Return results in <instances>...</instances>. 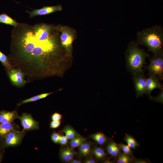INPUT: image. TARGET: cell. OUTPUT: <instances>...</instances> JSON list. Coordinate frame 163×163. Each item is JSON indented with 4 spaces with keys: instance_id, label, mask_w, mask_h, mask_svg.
<instances>
[{
    "instance_id": "obj_1",
    "label": "cell",
    "mask_w": 163,
    "mask_h": 163,
    "mask_svg": "<svg viewBox=\"0 0 163 163\" xmlns=\"http://www.w3.org/2000/svg\"><path fill=\"white\" fill-rule=\"evenodd\" d=\"M56 26L18 23L11 34L8 56L14 68L24 73L28 82L62 75L65 69L62 46Z\"/></svg>"
},
{
    "instance_id": "obj_2",
    "label": "cell",
    "mask_w": 163,
    "mask_h": 163,
    "mask_svg": "<svg viewBox=\"0 0 163 163\" xmlns=\"http://www.w3.org/2000/svg\"><path fill=\"white\" fill-rule=\"evenodd\" d=\"M136 43L146 46L153 56L163 55V28L155 25L137 33Z\"/></svg>"
},
{
    "instance_id": "obj_3",
    "label": "cell",
    "mask_w": 163,
    "mask_h": 163,
    "mask_svg": "<svg viewBox=\"0 0 163 163\" xmlns=\"http://www.w3.org/2000/svg\"><path fill=\"white\" fill-rule=\"evenodd\" d=\"M125 55L126 67L133 76L142 74V67L146 64L145 59L149 56V54L136 42L131 41L128 44Z\"/></svg>"
},
{
    "instance_id": "obj_4",
    "label": "cell",
    "mask_w": 163,
    "mask_h": 163,
    "mask_svg": "<svg viewBox=\"0 0 163 163\" xmlns=\"http://www.w3.org/2000/svg\"><path fill=\"white\" fill-rule=\"evenodd\" d=\"M56 27L60 34L61 44L64 48L67 56L69 57L72 55V44L75 38L74 32L72 29L66 26L58 25Z\"/></svg>"
},
{
    "instance_id": "obj_5",
    "label": "cell",
    "mask_w": 163,
    "mask_h": 163,
    "mask_svg": "<svg viewBox=\"0 0 163 163\" xmlns=\"http://www.w3.org/2000/svg\"><path fill=\"white\" fill-rule=\"evenodd\" d=\"M149 64L146 67L149 76L163 79V55L149 57Z\"/></svg>"
},
{
    "instance_id": "obj_6",
    "label": "cell",
    "mask_w": 163,
    "mask_h": 163,
    "mask_svg": "<svg viewBox=\"0 0 163 163\" xmlns=\"http://www.w3.org/2000/svg\"><path fill=\"white\" fill-rule=\"evenodd\" d=\"M25 133L24 131L19 132L16 130L10 132L1 139V148L3 149L19 145Z\"/></svg>"
},
{
    "instance_id": "obj_7",
    "label": "cell",
    "mask_w": 163,
    "mask_h": 163,
    "mask_svg": "<svg viewBox=\"0 0 163 163\" xmlns=\"http://www.w3.org/2000/svg\"><path fill=\"white\" fill-rule=\"evenodd\" d=\"M6 71L11 82L15 86L21 87L24 85L27 82L24 79L25 74L20 69L14 68Z\"/></svg>"
},
{
    "instance_id": "obj_8",
    "label": "cell",
    "mask_w": 163,
    "mask_h": 163,
    "mask_svg": "<svg viewBox=\"0 0 163 163\" xmlns=\"http://www.w3.org/2000/svg\"><path fill=\"white\" fill-rule=\"evenodd\" d=\"M23 128V131H30L39 129V123L35 120L31 114L26 113H22L19 118Z\"/></svg>"
},
{
    "instance_id": "obj_9",
    "label": "cell",
    "mask_w": 163,
    "mask_h": 163,
    "mask_svg": "<svg viewBox=\"0 0 163 163\" xmlns=\"http://www.w3.org/2000/svg\"><path fill=\"white\" fill-rule=\"evenodd\" d=\"M63 10L62 6L60 5L52 6H44L39 9L33 10L32 11H26V12L30 14V18L36 16H41L48 14L52 13Z\"/></svg>"
},
{
    "instance_id": "obj_10",
    "label": "cell",
    "mask_w": 163,
    "mask_h": 163,
    "mask_svg": "<svg viewBox=\"0 0 163 163\" xmlns=\"http://www.w3.org/2000/svg\"><path fill=\"white\" fill-rule=\"evenodd\" d=\"M137 98L142 96L145 93L146 89V78L143 73L133 77Z\"/></svg>"
},
{
    "instance_id": "obj_11",
    "label": "cell",
    "mask_w": 163,
    "mask_h": 163,
    "mask_svg": "<svg viewBox=\"0 0 163 163\" xmlns=\"http://www.w3.org/2000/svg\"><path fill=\"white\" fill-rule=\"evenodd\" d=\"M159 79L157 77L149 76L146 78V89L145 94L150 98L151 97V93L154 89L158 88L160 90L163 89V86L159 82Z\"/></svg>"
},
{
    "instance_id": "obj_12",
    "label": "cell",
    "mask_w": 163,
    "mask_h": 163,
    "mask_svg": "<svg viewBox=\"0 0 163 163\" xmlns=\"http://www.w3.org/2000/svg\"><path fill=\"white\" fill-rule=\"evenodd\" d=\"M20 117L16 111H9L2 110L0 111V123L12 122Z\"/></svg>"
},
{
    "instance_id": "obj_13",
    "label": "cell",
    "mask_w": 163,
    "mask_h": 163,
    "mask_svg": "<svg viewBox=\"0 0 163 163\" xmlns=\"http://www.w3.org/2000/svg\"><path fill=\"white\" fill-rule=\"evenodd\" d=\"M106 149L108 154L116 159L121 151L119 144L113 141L109 142L106 146Z\"/></svg>"
},
{
    "instance_id": "obj_14",
    "label": "cell",
    "mask_w": 163,
    "mask_h": 163,
    "mask_svg": "<svg viewBox=\"0 0 163 163\" xmlns=\"http://www.w3.org/2000/svg\"><path fill=\"white\" fill-rule=\"evenodd\" d=\"M76 153L73 149L66 147L60 150L59 155L60 158L63 161L69 162L73 159Z\"/></svg>"
},
{
    "instance_id": "obj_15",
    "label": "cell",
    "mask_w": 163,
    "mask_h": 163,
    "mask_svg": "<svg viewBox=\"0 0 163 163\" xmlns=\"http://www.w3.org/2000/svg\"><path fill=\"white\" fill-rule=\"evenodd\" d=\"M13 122L0 123V139H1L10 132L15 130Z\"/></svg>"
},
{
    "instance_id": "obj_16",
    "label": "cell",
    "mask_w": 163,
    "mask_h": 163,
    "mask_svg": "<svg viewBox=\"0 0 163 163\" xmlns=\"http://www.w3.org/2000/svg\"><path fill=\"white\" fill-rule=\"evenodd\" d=\"M92 139L97 144L100 145L105 144L107 141V138L102 132H98L92 135Z\"/></svg>"
},
{
    "instance_id": "obj_17",
    "label": "cell",
    "mask_w": 163,
    "mask_h": 163,
    "mask_svg": "<svg viewBox=\"0 0 163 163\" xmlns=\"http://www.w3.org/2000/svg\"><path fill=\"white\" fill-rule=\"evenodd\" d=\"M0 23L9 25L15 27L18 24L14 20L5 13L0 14Z\"/></svg>"
},
{
    "instance_id": "obj_18",
    "label": "cell",
    "mask_w": 163,
    "mask_h": 163,
    "mask_svg": "<svg viewBox=\"0 0 163 163\" xmlns=\"http://www.w3.org/2000/svg\"><path fill=\"white\" fill-rule=\"evenodd\" d=\"M123 140L131 149L134 150L140 146L139 143L132 136L125 134Z\"/></svg>"
},
{
    "instance_id": "obj_19",
    "label": "cell",
    "mask_w": 163,
    "mask_h": 163,
    "mask_svg": "<svg viewBox=\"0 0 163 163\" xmlns=\"http://www.w3.org/2000/svg\"><path fill=\"white\" fill-rule=\"evenodd\" d=\"M79 152L83 156L88 155L91 151V144L89 142H84L79 146Z\"/></svg>"
},
{
    "instance_id": "obj_20",
    "label": "cell",
    "mask_w": 163,
    "mask_h": 163,
    "mask_svg": "<svg viewBox=\"0 0 163 163\" xmlns=\"http://www.w3.org/2000/svg\"><path fill=\"white\" fill-rule=\"evenodd\" d=\"M65 134V136L68 139L71 140L79 134L72 127L67 126L61 131Z\"/></svg>"
},
{
    "instance_id": "obj_21",
    "label": "cell",
    "mask_w": 163,
    "mask_h": 163,
    "mask_svg": "<svg viewBox=\"0 0 163 163\" xmlns=\"http://www.w3.org/2000/svg\"><path fill=\"white\" fill-rule=\"evenodd\" d=\"M136 158L121 152L117 158V163H130L133 162Z\"/></svg>"
},
{
    "instance_id": "obj_22",
    "label": "cell",
    "mask_w": 163,
    "mask_h": 163,
    "mask_svg": "<svg viewBox=\"0 0 163 163\" xmlns=\"http://www.w3.org/2000/svg\"><path fill=\"white\" fill-rule=\"evenodd\" d=\"M86 139L84 137L79 135L70 140L69 145L71 148L74 149L79 147L85 141Z\"/></svg>"
},
{
    "instance_id": "obj_23",
    "label": "cell",
    "mask_w": 163,
    "mask_h": 163,
    "mask_svg": "<svg viewBox=\"0 0 163 163\" xmlns=\"http://www.w3.org/2000/svg\"><path fill=\"white\" fill-rule=\"evenodd\" d=\"M92 152L96 158L99 160L104 159L106 156V153L104 150L98 146H96L94 147Z\"/></svg>"
},
{
    "instance_id": "obj_24",
    "label": "cell",
    "mask_w": 163,
    "mask_h": 163,
    "mask_svg": "<svg viewBox=\"0 0 163 163\" xmlns=\"http://www.w3.org/2000/svg\"><path fill=\"white\" fill-rule=\"evenodd\" d=\"M52 92L46 93H43L34 97L24 100L19 104L18 106H19L21 104L36 101L39 100L44 98L50 94H52Z\"/></svg>"
},
{
    "instance_id": "obj_25",
    "label": "cell",
    "mask_w": 163,
    "mask_h": 163,
    "mask_svg": "<svg viewBox=\"0 0 163 163\" xmlns=\"http://www.w3.org/2000/svg\"><path fill=\"white\" fill-rule=\"evenodd\" d=\"M0 61L5 67L6 70L14 69L10 63L8 56H6L0 50Z\"/></svg>"
},
{
    "instance_id": "obj_26",
    "label": "cell",
    "mask_w": 163,
    "mask_h": 163,
    "mask_svg": "<svg viewBox=\"0 0 163 163\" xmlns=\"http://www.w3.org/2000/svg\"><path fill=\"white\" fill-rule=\"evenodd\" d=\"M119 145L121 150L123 153L134 157L132 149L128 145L123 143H120Z\"/></svg>"
},
{
    "instance_id": "obj_27",
    "label": "cell",
    "mask_w": 163,
    "mask_h": 163,
    "mask_svg": "<svg viewBox=\"0 0 163 163\" xmlns=\"http://www.w3.org/2000/svg\"><path fill=\"white\" fill-rule=\"evenodd\" d=\"M149 99L153 101L162 104L163 103V89L161 90L160 92L157 96L154 97L151 96Z\"/></svg>"
},
{
    "instance_id": "obj_28",
    "label": "cell",
    "mask_w": 163,
    "mask_h": 163,
    "mask_svg": "<svg viewBox=\"0 0 163 163\" xmlns=\"http://www.w3.org/2000/svg\"><path fill=\"white\" fill-rule=\"evenodd\" d=\"M60 136L59 133L56 132L53 133L51 136L52 140L55 143H59Z\"/></svg>"
},
{
    "instance_id": "obj_29",
    "label": "cell",
    "mask_w": 163,
    "mask_h": 163,
    "mask_svg": "<svg viewBox=\"0 0 163 163\" xmlns=\"http://www.w3.org/2000/svg\"><path fill=\"white\" fill-rule=\"evenodd\" d=\"M61 124V121L59 120H52L50 123V127L51 128L56 129Z\"/></svg>"
},
{
    "instance_id": "obj_30",
    "label": "cell",
    "mask_w": 163,
    "mask_h": 163,
    "mask_svg": "<svg viewBox=\"0 0 163 163\" xmlns=\"http://www.w3.org/2000/svg\"><path fill=\"white\" fill-rule=\"evenodd\" d=\"M68 140L65 136L61 135L59 142L62 145H65L67 144Z\"/></svg>"
},
{
    "instance_id": "obj_31",
    "label": "cell",
    "mask_w": 163,
    "mask_h": 163,
    "mask_svg": "<svg viewBox=\"0 0 163 163\" xmlns=\"http://www.w3.org/2000/svg\"><path fill=\"white\" fill-rule=\"evenodd\" d=\"M62 118V115L59 113H56L52 116L51 119L52 120H59Z\"/></svg>"
},
{
    "instance_id": "obj_32",
    "label": "cell",
    "mask_w": 163,
    "mask_h": 163,
    "mask_svg": "<svg viewBox=\"0 0 163 163\" xmlns=\"http://www.w3.org/2000/svg\"><path fill=\"white\" fill-rule=\"evenodd\" d=\"M149 162L147 160L142 159H136L135 158L133 163H147Z\"/></svg>"
},
{
    "instance_id": "obj_33",
    "label": "cell",
    "mask_w": 163,
    "mask_h": 163,
    "mask_svg": "<svg viewBox=\"0 0 163 163\" xmlns=\"http://www.w3.org/2000/svg\"><path fill=\"white\" fill-rule=\"evenodd\" d=\"M85 163H95L96 161L91 158H88L86 159L84 161Z\"/></svg>"
},
{
    "instance_id": "obj_34",
    "label": "cell",
    "mask_w": 163,
    "mask_h": 163,
    "mask_svg": "<svg viewBox=\"0 0 163 163\" xmlns=\"http://www.w3.org/2000/svg\"><path fill=\"white\" fill-rule=\"evenodd\" d=\"M69 162L71 163H81V161L80 160L72 159Z\"/></svg>"
},
{
    "instance_id": "obj_35",
    "label": "cell",
    "mask_w": 163,
    "mask_h": 163,
    "mask_svg": "<svg viewBox=\"0 0 163 163\" xmlns=\"http://www.w3.org/2000/svg\"><path fill=\"white\" fill-rule=\"evenodd\" d=\"M3 154L2 152L0 151V162H1L2 159Z\"/></svg>"
},
{
    "instance_id": "obj_36",
    "label": "cell",
    "mask_w": 163,
    "mask_h": 163,
    "mask_svg": "<svg viewBox=\"0 0 163 163\" xmlns=\"http://www.w3.org/2000/svg\"><path fill=\"white\" fill-rule=\"evenodd\" d=\"M113 161H110L109 160H105V161H104L103 162L104 163H113Z\"/></svg>"
}]
</instances>
